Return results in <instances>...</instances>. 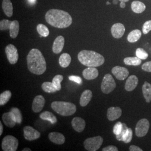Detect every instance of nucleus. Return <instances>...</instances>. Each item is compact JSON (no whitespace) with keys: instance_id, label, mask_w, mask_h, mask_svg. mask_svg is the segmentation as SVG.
Masks as SVG:
<instances>
[{"instance_id":"1","label":"nucleus","mask_w":151,"mask_h":151,"mask_svg":"<svg viewBox=\"0 0 151 151\" xmlns=\"http://www.w3.org/2000/svg\"><path fill=\"white\" fill-rule=\"evenodd\" d=\"M46 22L55 27L63 29L69 27L72 23V18L66 11L58 9H50L45 14Z\"/></svg>"},{"instance_id":"2","label":"nucleus","mask_w":151,"mask_h":151,"mask_svg":"<svg viewBox=\"0 0 151 151\" xmlns=\"http://www.w3.org/2000/svg\"><path fill=\"white\" fill-rule=\"evenodd\" d=\"M28 70L35 75L43 74L47 69L46 60L38 49H32L27 57Z\"/></svg>"},{"instance_id":"3","label":"nucleus","mask_w":151,"mask_h":151,"mask_svg":"<svg viewBox=\"0 0 151 151\" xmlns=\"http://www.w3.org/2000/svg\"><path fill=\"white\" fill-rule=\"evenodd\" d=\"M77 57L81 64L87 67H97L105 62L103 55L93 50H81Z\"/></svg>"},{"instance_id":"4","label":"nucleus","mask_w":151,"mask_h":151,"mask_svg":"<svg viewBox=\"0 0 151 151\" xmlns=\"http://www.w3.org/2000/svg\"><path fill=\"white\" fill-rule=\"evenodd\" d=\"M51 107L55 112L62 116H70L75 113L77 108L73 103L65 101H53Z\"/></svg>"},{"instance_id":"5","label":"nucleus","mask_w":151,"mask_h":151,"mask_svg":"<svg viewBox=\"0 0 151 151\" xmlns=\"http://www.w3.org/2000/svg\"><path fill=\"white\" fill-rule=\"evenodd\" d=\"M103 141L104 139L101 136L89 138L84 141V147L87 151H97L103 145Z\"/></svg>"},{"instance_id":"6","label":"nucleus","mask_w":151,"mask_h":151,"mask_svg":"<svg viewBox=\"0 0 151 151\" xmlns=\"http://www.w3.org/2000/svg\"><path fill=\"white\" fill-rule=\"evenodd\" d=\"M19 146V140L12 135H6L2 142V149L4 151H16Z\"/></svg>"},{"instance_id":"7","label":"nucleus","mask_w":151,"mask_h":151,"mask_svg":"<svg viewBox=\"0 0 151 151\" xmlns=\"http://www.w3.org/2000/svg\"><path fill=\"white\" fill-rule=\"evenodd\" d=\"M116 87V83L113 76L108 73L103 78L101 85V89L103 93L105 94L110 93L114 91Z\"/></svg>"},{"instance_id":"8","label":"nucleus","mask_w":151,"mask_h":151,"mask_svg":"<svg viewBox=\"0 0 151 151\" xmlns=\"http://www.w3.org/2000/svg\"><path fill=\"white\" fill-rule=\"evenodd\" d=\"M5 53L10 63L16 64L19 60V53L16 47L11 44L7 45L6 47Z\"/></svg>"},{"instance_id":"9","label":"nucleus","mask_w":151,"mask_h":151,"mask_svg":"<svg viewBox=\"0 0 151 151\" xmlns=\"http://www.w3.org/2000/svg\"><path fill=\"white\" fill-rule=\"evenodd\" d=\"M150 128V122L146 119H140L135 127V134L138 137H144L147 134Z\"/></svg>"},{"instance_id":"10","label":"nucleus","mask_w":151,"mask_h":151,"mask_svg":"<svg viewBox=\"0 0 151 151\" xmlns=\"http://www.w3.org/2000/svg\"><path fill=\"white\" fill-rule=\"evenodd\" d=\"M24 137L27 140H32L37 139L40 137V133L35 129L31 126H26L24 128Z\"/></svg>"},{"instance_id":"11","label":"nucleus","mask_w":151,"mask_h":151,"mask_svg":"<svg viewBox=\"0 0 151 151\" xmlns=\"http://www.w3.org/2000/svg\"><path fill=\"white\" fill-rule=\"evenodd\" d=\"M111 72L118 80L121 81L127 78L129 73L127 68L120 66L114 67L111 70Z\"/></svg>"},{"instance_id":"12","label":"nucleus","mask_w":151,"mask_h":151,"mask_svg":"<svg viewBox=\"0 0 151 151\" xmlns=\"http://www.w3.org/2000/svg\"><path fill=\"white\" fill-rule=\"evenodd\" d=\"M45 103V100L42 95H38L34 99L32 104V110L34 113L40 112Z\"/></svg>"},{"instance_id":"13","label":"nucleus","mask_w":151,"mask_h":151,"mask_svg":"<svg viewBox=\"0 0 151 151\" xmlns=\"http://www.w3.org/2000/svg\"><path fill=\"white\" fill-rule=\"evenodd\" d=\"M125 31V27L121 23L114 24L111 28V32L113 37L116 39L122 38L124 35Z\"/></svg>"},{"instance_id":"14","label":"nucleus","mask_w":151,"mask_h":151,"mask_svg":"<svg viewBox=\"0 0 151 151\" xmlns=\"http://www.w3.org/2000/svg\"><path fill=\"white\" fill-rule=\"evenodd\" d=\"M71 124L73 129L78 133L83 132L86 127V122L85 120L80 117L74 118L71 122Z\"/></svg>"},{"instance_id":"15","label":"nucleus","mask_w":151,"mask_h":151,"mask_svg":"<svg viewBox=\"0 0 151 151\" xmlns=\"http://www.w3.org/2000/svg\"><path fill=\"white\" fill-rule=\"evenodd\" d=\"M83 77L87 80H92L96 78L99 76V71L96 67H87L82 72Z\"/></svg>"},{"instance_id":"16","label":"nucleus","mask_w":151,"mask_h":151,"mask_svg":"<svg viewBox=\"0 0 151 151\" xmlns=\"http://www.w3.org/2000/svg\"><path fill=\"white\" fill-rule=\"evenodd\" d=\"M122 114V110L119 107H110L108 109L107 117L109 120L114 121L119 118Z\"/></svg>"},{"instance_id":"17","label":"nucleus","mask_w":151,"mask_h":151,"mask_svg":"<svg viewBox=\"0 0 151 151\" xmlns=\"http://www.w3.org/2000/svg\"><path fill=\"white\" fill-rule=\"evenodd\" d=\"M65 42V38L63 36L60 35L55 38L53 44V47H52L53 53L55 54L60 53L63 49Z\"/></svg>"},{"instance_id":"18","label":"nucleus","mask_w":151,"mask_h":151,"mask_svg":"<svg viewBox=\"0 0 151 151\" xmlns=\"http://www.w3.org/2000/svg\"><path fill=\"white\" fill-rule=\"evenodd\" d=\"M49 140L56 145H63L65 142V137L63 134L58 132H51L48 134Z\"/></svg>"},{"instance_id":"19","label":"nucleus","mask_w":151,"mask_h":151,"mask_svg":"<svg viewBox=\"0 0 151 151\" xmlns=\"http://www.w3.org/2000/svg\"><path fill=\"white\" fill-rule=\"evenodd\" d=\"M138 83V77L135 75L129 76L125 82V89L128 91H132L134 90L137 86Z\"/></svg>"},{"instance_id":"20","label":"nucleus","mask_w":151,"mask_h":151,"mask_svg":"<svg viewBox=\"0 0 151 151\" xmlns=\"http://www.w3.org/2000/svg\"><path fill=\"white\" fill-rule=\"evenodd\" d=\"M92 97V92L90 90H86L81 94L80 100V104L81 106L84 107L90 102Z\"/></svg>"},{"instance_id":"21","label":"nucleus","mask_w":151,"mask_h":151,"mask_svg":"<svg viewBox=\"0 0 151 151\" xmlns=\"http://www.w3.org/2000/svg\"><path fill=\"white\" fill-rule=\"evenodd\" d=\"M2 7L6 15L10 17L13 15V6L11 0H3Z\"/></svg>"},{"instance_id":"22","label":"nucleus","mask_w":151,"mask_h":151,"mask_svg":"<svg viewBox=\"0 0 151 151\" xmlns=\"http://www.w3.org/2000/svg\"><path fill=\"white\" fill-rule=\"evenodd\" d=\"M2 119L6 126L9 128H13L16 125V122L13 119L11 111L4 114L2 116Z\"/></svg>"},{"instance_id":"23","label":"nucleus","mask_w":151,"mask_h":151,"mask_svg":"<svg viewBox=\"0 0 151 151\" xmlns=\"http://www.w3.org/2000/svg\"><path fill=\"white\" fill-rule=\"evenodd\" d=\"M142 92L147 103L151 101V85L148 82H145L142 87Z\"/></svg>"},{"instance_id":"24","label":"nucleus","mask_w":151,"mask_h":151,"mask_svg":"<svg viewBox=\"0 0 151 151\" xmlns=\"http://www.w3.org/2000/svg\"><path fill=\"white\" fill-rule=\"evenodd\" d=\"M132 10L137 14H140L146 10V5L143 2L139 1H134L131 5Z\"/></svg>"},{"instance_id":"25","label":"nucleus","mask_w":151,"mask_h":151,"mask_svg":"<svg viewBox=\"0 0 151 151\" xmlns=\"http://www.w3.org/2000/svg\"><path fill=\"white\" fill-rule=\"evenodd\" d=\"M20 24L17 20H14L11 22V26L10 27V36L11 38H16L19 32Z\"/></svg>"},{"instance_id":"26","label":"nucleus","mask_w":151,"mask_h":151,"mask_svg":"<svg viewBox=\"0 0 151 151\" xmlns=\"http://www.w3.org/2000/svg\"><path fill=\"white\" fill-rule=\"evenodd\" d=\"M39 116L41 119L44 120L49 121L52 124L56 123L57 122V118L55 117V116L54 115V114L50 113V111H45L42 113L40 114Z\"/></svg>"},{"instance_id":"27","label":"nucleus","mask_w":151,"mask_h":151,"mask_svg":"<svg viewBox=\"0 0 151 151\" xmlns=\"http://www.w3.org/2000/svg\"><path fill=\"white\" fill-rule=\"evenodd\" d=\"M71 62V57L68 53H63L60 55L59 58L60 65L63 68H67L69 66Z\"/></svg>"},{"instance_id":"28","label":"nucleus","mask_w":151,"mask_h":151,"mask_svg":"<svg viewBox=\"0 0 151 151\" xmlns=\"http://www.w3.org/2000/svg\"><path fill=\"white\" fill-rule=\"evenodd\" d=\"M142 36V32L138 29H135L130 32L127 39L130 43H135L137 42Z\"/></svg>"},{"instance_id":"29","label":"nucleus","mask_w":151,"mask_h":151,"mask_svg":"<svg viewBox=\"0 0 151 151\" xmlns=\"http://www.w3.org/2000/svg\"><path fill=\"white\" fill-rule=\"evenodd\" d=\"M11 114L14 120L18 124H21L22 120V114L20 110L17 108H12L11 109Z\"/></svg>"},{"instance_id":"30","label":"nucleus","mask_w":151,"mask_h":151,"mask_svg":"<svg viewBox=\"0 0 151 151\" xmlns=\"http://www.w3.org/2000/svg\"><path fill=\"white\" fill-rule=\"evenodd\" d=\"M124 63L128 65H139L142 63V60L137 57H127L124 59Z\"/></svg>"},{"instance_id":"31","label":"nucleus","mask_w":151,"mask_h":151,"mask_svg":"<svg viewBox=\"0 0 151 151\" xmlns=\"http://www.w3.org/2000/svg\"><path fill=\"white\" fill-rule=\"evenodd\" d=\"M11 96V92L9 90H7L1 93L0 95V105L2 106L5 105L10 100Z\"/></svg>"},{"instance_id":"32","label":"nucleus","mask_w":151,"mask_h":151,"mask_svg":"<svg viewBox=\"0 0 151 151\" xmlns=\"http://www.w3.org/2000/svg\"><path fill=\"white\" fill-rule=\"evenodd\" d=\"M42 88L44 91L48 93H53L57 91L54 86L52 82H44L42 85Z\"/></svg>"},{"instance_id":"33","label":"nucleus","mask_w":151,"mask_h":151,"mask_svg":"<svg viewBox=\"0 0 151 151\" xmlns=\"http://www.w3.org/2000/svg\"><path fill=\"white\" fill-rule=\"evenodd\" d=\"M37 32L40 35L41 37H47L49 34L48 28L45 25L42 24H38L37 27Z\"/></svg>"},{"instance_id":"34","label":"nucleus","mask_w":151,"mask_h":151,"mask_svg":"<svg viewBox=\"0 0 151 151\" xmlns=\"http://www.w3.org/2000/svg\"><path fill=\"white\" fill-rule=\"evenodd\" d=\"M63 80V76L60 75H57L55 76L54 78H53L52 83L55 87V88L57 90V91H60L61 90V82Z\"/></svg>"},{"instance_id":"35","label":"nucleus","mask_w":151,"mask_h":151,"mask_svg":"<svg viewBox=\"0 0 151 151\" xmlns=\"http://www.w3.org/2000/svg\"><path fill=\"white\" fill-rule=\"evenodd\" d=\"M135 53L136 56L140 60H146L148 57V54L143 48H139L137 49Z\"/></svg>"},{"instance_id":"36","label":"nucleus","mask_w":151,"mask_h":151,"mask_svg":"<svg viewBox=\"0 0 151 151\" xmlns=\"http://www.w3.org/2000/svg\"><path fill=\"white\" fill-rule=\"evenodd\" d=\"M11 21L6 19H4L1 20L0 22V30L1 31L9 30L11 26Z\"/></svg>"},{"instance_id":"37","label":"nucleus","mask_w":151,"mask_h":151,"mask_svg":"<svg viewBox=\"0 0 151 151\" xmlns=\"http://www.w3.org/2000/svg\"><path fill=\"white\" fill-rule=\"evenodd\" d=\"M133 137V131L131 128H128V130L125 134L122 141L125 143H128L131 142Z\"/></svg>"},{"instance_id":"38","label":"nucleus","mask_w":151,"mask_h":151,"mask_svg":"<svg viewBox=\"0 0 151 151\" xmlns=\"http://www.w3.org/2000/svg\"><path fill=\"white\" fill-rule=\"evenodd\" d=\"M123 128V123L120 122H118L115 124L113 128L114 134L115 135H119L121 133Z\"/></svg>"},{"instance_id":"39","label":"nucleus","mask_w":151,"mask_h":151,"mask_svg":"<svg viewBox=\"0 0 151 151\" xmlns=\"http://www.w3.org/2000/svg\"><path fill=\"white\" fill-rule=\"evenodd\" d=\"M128 128L127 127V125L124 123H123V128H122V130L121 133L119 134V135H116V138L117 140H119V141H122L123 138L125 135V134L126 133Z\"/></svg>"},{"instance_id":"40","label":"nucleus","mask_w":151,"mask_h":151,"mask_svg":"<svg viewBox=\"0 0 151 151\" xmlns=\"http://www.w3.org/2000/svg\"><path fill=\"white\" fill-rule=\"evenodd\" d=\"M151 30V20L147 21L143 24L142 31L144 34H147Z\"/></svg>"},{"instance_id":"41","label":"nucleus","mask_w":151,"mask_h":151,"mask_svg":"<svg viewBox=\"0 0 151 151\" xmlns=\"http://www.w3.org/2000/svg\"><path fill=\"white\" fill-rule=\"evenodd\" d=\"M142 69L147 72H151V61L145 63L142 66Z\"/></svg>"},{"instance_id":"42","label":"nucleus","mask_w":151,"mask_h":151,"mask_svg":"<svg viewBox=\"0 0 151 151\" xmlns=\"http://www.w3.org/2000/svg\"><path fill=\"white\" fill-rule=\"evenodd\" d=\"M69 80L70 81L75 82L78 84H81L82 82L81 77H78V76H70L69 77Z\"/></svg>"},{"instance_id":"43","label":"nucleus","mask_w":151,"mask_h":151,"mask_svg":"<svg viewBox=\"0 0 151 151\" xmlns=\"http://www.w3.org/2000/svg\"><path fill=\"white\" fill-rule=\"evenodd\" d=\"M103 151H118V149L115 146L111 145V146H109L108 147H106L105 148H104L103 149Z\"/></svg>"},{"instance_id":"44","label":"nucleus","mask_w":151,"mask_h":151,"mask_svg":"<svg viewBox=\"0 0 151 151\" xmlns=\"http://www.w3.org/2000/svg\"><path fill=\"white\" fill-rule=\"evenodd\" d=\"M129 151H142V149H141L139 147L135 146V145H132L130 146Z\"/></svg>"},{"instance_id":"45","label":"nucleus","mask_w":151,"mask_h":151,"mask_svg":"<svg viewBox=\"0 0 151 151\" xmlns=\"http://www.w3.org/2000/svg\"><path fill=\"white\" fill-rule=\"evenodd\" d=\"M28 2L30 4V5H34L37 1V0H27Z\"/></svg>"},{"instance_id":"46","label":"nucleus","mask_w":151,"mask_h":151,"mask_svg":"<svg viewBox=\"0 0 151 151\" xmlns=\"http://www.w3.org/2000/svg\"><path fill=\"white\" fill-rule=\"evenodd\" d=\"M3 132V125L1 122H0V135H2Z\"/></svg>"},{"instance_id":"47","label":"nucleus","mask_w":151,"mask_h":151,"mask_svg":"<svg viewBox=\"0 0 151 151\" xmlns=\"http://www.w3.org/2000/svg\"><path fill=\"white\" fill-rule=\"evenodd\" d=\"M125 2H121L120 4V6L121 8H125Z\"/></svg>"},{"instance_id":"48","label":"nucleus","mask_w":151,"mask_h":151,"mask_svg":"<svg viewBox=\"0 0 151 151\" xmlns=\"http://www.w3.org/2000/svg\"><path fill=\"white\" fill-rule=\"evenodd\" d=\"M22 151H31L32 150L29 148H25L24 149H23L22 150Z\"/></svg>"},{"instance_id":"49","label":"nucleus","mask_w":151,"mask_h":151,"mask_svg":"<svg viewBox=\"0 0 151 151\" xmlns=\"http://www.w3.org/2000/svg\"><path fill=\"white\" fill-rule=\"evenodd\" d=\"M118 1H119V0H113V2L114 4L116 5V4L118 3Z\"/></svg>"},{"instance_id":"50","label":"nucleus","mask_w":151,"mask_h":151,"mask_svg":"<svg viewBox=\"0 0 151 151\" xmlns=\"http://www.w3.org/2000/svg\"><path fill=\"white\" fill-rule=\"evenodd\" d=\"M119 1L120 2H128L129 1V0H119Z\"/></svg>"},{"instance_id":"51","label":"nucleus","mask_w":151,"mask_h":151,"mask_svg":"<svg viewBox=\"0 0 151 151\" xmlns=\"http://www.w3.org/2000/svg\"><path fill=\"white\" fill-rule=\"evenodd\" d=\"M106 4H107V5H110V2H107Z\"/></svg>"}]
</instances>
